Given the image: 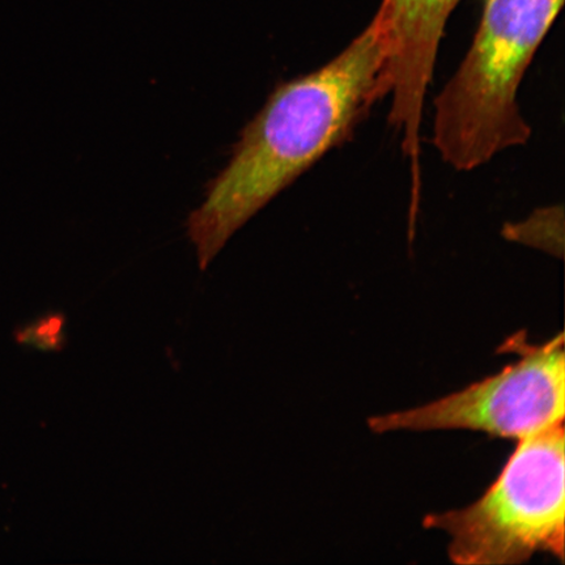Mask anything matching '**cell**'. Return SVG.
<instances>
[{
    "label": "cell",
    "instance_id": "obj_5",
    "mask_svg": "<svg viewBox=\"0 0 565 565\" xmlns=\"http://www.w3.org/2000/svg\"><path fill=\"white\" fill-rule=\"evenodd\" d=\"M459 0H384L388 25L392 106L388 122L401 139L409 177L422 174L424 102L433 83L445 25Z\"/></svg>",
    "mask_w": 565,
    "mask_h": 565
},
{
    "label": "cell",
    "instance_id": "obj_1",
    "mask_svg": "<svg viewBox=\"0 0 565 565\" xmlns=\"http://www.w3.org/2000/svg\"><path fill=\"white\" fill-rule=\"evenodd\" d=\"M391 88L388 25L380 6L341 54L279 84L244 127L228 164L188 221L201 270L268 202L351 138Z\"/></svg>",
    "mask_w": 565,
    "mask_h": 565
},
{
    "label": "cell",
    "instance_id": "obj_7",
    "mask_svg": "<svg viewBox=\"0 0 565 565\" xmlns=\"http://www.w3.org/2000/svg\"><path fill=\"white\" fill-rule=\"evenodd\" d=\"M20 344L42 352H62L66 349L67 317L62 312H49L17 330Z\"/></svg>",
    "mask_w": 565,
    "mask_h": 565
},
{
    "label": "cell",
    "instance_id": "obj_3",
    "mask_svg": "<svg viewBox=\"0 0 565 565\" xmlns=\"http://www.w3.org/2000/svg\"><path fill=\"white\" fill-rule=\"evenodd\" d=\"M564 422L520 439L483 497L462 510L428 514L449 535L461 565H519L546 553L564 562Z\"/></svg>",
    "mask_w": 565,
    "mask_h": 565
},
{
    "label": "cell",
    "instance_id": "obj_2",
    "mask_svg": "<svg viewBox=\"0 0 565 565\" xmlns=\"http://www.w3.org/2000/svg\"><path fill=\"white\" fill-rule=\"evenodd\" d=\"M564 0H486L470 51L435 100L434 146L458 172L532 138L519 89Z\"/></svg>",
    "mask_w": 565,
    "mask_h": 565
},
{
    "label": "cell",
    "instance_id": "obj_4",
    "mask_svg": "<svg viewBox=\"0 0 565 565\" xmlns=\"http://www.w3.org/2000/svg\"><path fill=\"white\" fill-rule=\"evenodd\" d=\"M503 350L518 352L519 362L426 406L374 416L370 428L376 434L469 429L520 440L563 423L564 335L536 345L518 334L508 339Z\"/></svg>",
    "mask_w": 565,
    "mask_h": 565
},
{
    "label": "cell",
    "instance_id": "obj_6",
    "mask_svg": "<svg viewBox=\"0 0 565 565\" xmlns=\"http://www.w3.org/2000/svg\"><path fill=\"white\" fill-rule=\"evenodd\" d=\"M507 242L532 247L551 257L564 256V209L553 204L536 209L522 221L507 223L501 230Z\"/></svg>",
    "mask_w": 565,
    "mask_h": 565
}]
</instances>
